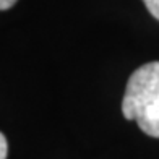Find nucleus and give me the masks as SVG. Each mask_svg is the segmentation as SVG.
<instances>
[{
    "label": "nucleus",
    "instance_id": "1",
    "mask_svg": "<svg viewBox=\"0 0 159 159\" xmlns=\"http://www.w3.org/2000/svg\"><path fill=\"white\" fill-rule=\"evenodd\" d=\"M122 114L127 120H136L146 135L159 138V62L144 63L130 75Z\"/></svg>",
    "mask_w": 159,
    "mask_h": 159
},
{
    "label": "nucleus",
    "instance_id": "2",
    "mask_svg": "<svg viewBox=\"0 0 159 159\" xmlns=\"http://www.w3.org/2000/svg\"><path fill=\"white\" fill-rule=\"evenodd\" d=\"M144 5H146L148 11L153 15L156 20H159V0H143Z\"/></svg>",
    "mask_w": 159,
    "mask_h": 159
},
{
    "label": "nucleus",
    "instance_id": "3",
    "mask_svg": "<svg viewBox=\"0 0 159 159\" xmlns=\"http://www.w3.org/2000/svg\"><path fill=\"white\" fill-rule=\"evenodd\" d=\"M7 151H8L7 138H5V135L0 132V159H7Z\"/></svg>",
    "mask_w": 159,
    "mask_h": 159
},
{
    "label": "nucleus",
    "instance_id": "4",
    "mask_svg": "<svg viewBox=\"0 0 159 159\" xmlns=\"http://www.w3.org/2000/svg\"><path fill=\"white\" fill-rule=\"evenodd\" d=\"M16 2H18V0H0V10H8Z\"/></svg>",
    "mask_w": 159,
    "mask_h": 159
}]
</instances>
